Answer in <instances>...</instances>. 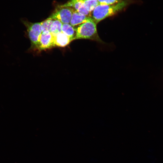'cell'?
Instances as JSON below:
<instances>
[{
    "instance_id": "8",
    "label": "cell",
    "mask_w": 163,
    "mask_h": 163,
    "mask_svg": "<svg viewBox=\"0 0 163 163\" xmlns=\"http://www.w3.org/2000/svg\"><path fill=\"white\" fill-rule=\"evenodd\" d=\"M62 32L70 37L72 40H75L76 35V31L74 27L70 24H63Z\"/></svg>"
},
{
    "instance_id": "9",
    "label": "cell",
    "mask_w": 163,
    "mask_h": 163,
    "mask_svg": "<svg viewBox=\"0 0 163 163\" xmlns=\"http://www.w3.org/2000/svg\"><path fill=\"white\" fill-rule=\"evenodd\" d=\"M62 24L63 23L58 20H54L51 26L50 32L53 36L61 32Z\"/></svg>"
},
{
    "instance_id": "6",
    "label": "cell",
    "mask_w": 163,
    "mask_h": 163,
    "mask_svg": "<svg viewBox=\"0 0 163 163\" xmlns=\"http://www.w3.org/2000/svg\"><path fill=\"white\" fill-rule=\"evenodd\" d=\"M92 19L90 16L82 15L76 10L73 11L70 24L73 27L83 24Z\"/></svg>"
},
{
    "instance_id": "2",
    "label": "cell",
    "mask_w": 163,
    "mask_h": 163,
    "mask_svg": "<svg viewBox=\"0 0 163 163\" xmlns=\"http://www.w3.org/2000/svg\"><path fill=\"white\" fill-rule=\"evenodd\" d=\"M96 25L97 24L92 19L74 28L76 32L75 40L89 39L103 43L98 35Z\"/></svg>"
},
{
    "instance_id": "10",
    "label": "cell",
    "mask_w": 163,
    "mask_h": 163,
    "mask_svg": "<svg viewBox=\"0 0 163 163\" xmlns=\"http://www.w3.org/2000/svg\"><path fill=\"white\" fill-rule=\"evenodd\" d=\"M83 4V0H70L63 5L77 11Z\"/></svg>"
},
{
    "instance_id": "7",
    "label": "cell",
    "mask_w": 163,
    "mask_h": 163,
    "mask_svg": "<svg viewBox=\"0 0 163 163\" xmlns=\"http://www.w3.org/2000/svg\"><path fill=\"white\" fill-rule=\"evenodd\" d=\"M72 40L69 37L62 32L54 36V43L55 46L65 47L69 44Z\"/></svg>"
},
{
    "instance_id": "3",
    "label": "cell",
    "mask_w": 163,
    "mask_h": 163,
    "mask_svg": "<svg viewBox=\"0 0 163 163\" xmlns=\"http://www.w3.org/2000/svg\"><path fill=\"white\" fill-rule=\"evenodd\" d=\"M23 22L27 29L32 48L38 49L40 38L42 33L41 22L33 23L27 21H23Z\"/></svg>"
},
{
    "instance_id": "1",
    "label": "cell",
    "mask_w": 163,
    "mask_h": 163,
    "mask_svg": "<svg viewBox=\"0 0 163 163\" xmlns=\"http://www.w3.org/2000/svg\"><path fill=\"white\" fill-rule=\"evenodd\" d=\"M126 0L112 5H98L91 13L90 16L97 24L101 20L113 16L122 10L128 5Z\"/></svg>"
},
{
    "instance_id": "5",
    "label": "cell",
    "mask_w": 163,
    "mask_h": 163,
    "mask_svg": "<svg viewBox=\"0 0 163 163\" xmlns=\"http://www.w3.org/2000/svg\"><path fill=\"white\" fill-rule=\"evenodd\" d=\"M55 47L54 36L50 32L42 33L40 36L38 50H45Z\"/></svg>"
},
{
    "instance_id": "14",
    "label": "cell",
    "mask_w": 163,
    "mask_h": 163,
    "mask_svg": "<svg viewBox=\"0 0 163 163\" xmlns=\"http://www.w3.org/2000/svg\"><path fill=\"white\" fill-rule=\"evenodd\" d=\"M79 13L86 16H90L91 12L83 5L77 11Z\"/></svg>"
},
{
    "instance_id": "13",
    "label": "cell",
    "mask_w": 163,
    "mask_h": 163,
    "mask_svg": "<svg viewBox=\"0 0 163 163\" xmlns=\"http://www.w3.org/2000/svg\"><path fill=\"white\" fill-rule=\"evenodd\" d=\"M123 0H98L99 4L102 5H110L119 2Z\"/></svg>"
},
{
    "instance_id": "11",
    "label": "cell",
    "mask_w": 163,
    "mask_h": 163,
    "mask_svg": "<svg viewBox=\"0 0 163 163\" xmlns=\"http://www.w3.org/2000/svg\"><path fill=\"white\" fill-rule=\"evenodd\" d=\"M83 5L91 13L99 5L98 0H83Z\"/></svg>"
},
{
    "instance_id": "12",
    "label": "cell",
    "mask_w": 163,
    "mask_h": 163,
    "mask_svg": "<svg viewBox=\"0 0 163 163\" xmlns=\"http://www.w3.org/2000/svg\"><path fill=\"white\" fill-rule=\"evenodd\" d=\"M54 20L47 18L41 22L42 32H50L52 24Z\"/></svg>"
},
{
    "instance_id": "4",
    "label": "cell",
    "mask_w": 163,
    "mask_h": 163,
    "mask_svg": "<svg viewBox=\"0 0 163 163\" xmlns=\"http://www.w3.org/2000/svg\"><path fill=\"white\" fill-rule=\"evenodd\" d=\"M74 10L70 7L63 5H59L48 18L53 20H58L63 24H70Z\"/></svg>"
}]
</instances>
